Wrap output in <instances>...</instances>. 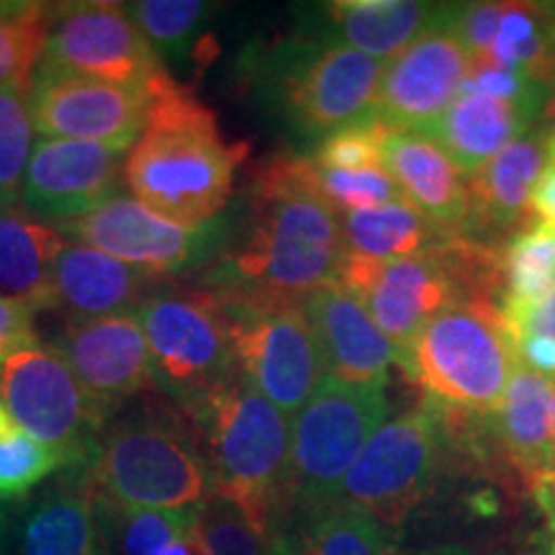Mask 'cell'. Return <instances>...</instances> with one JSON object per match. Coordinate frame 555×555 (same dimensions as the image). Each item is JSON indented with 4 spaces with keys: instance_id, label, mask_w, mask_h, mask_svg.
Masks as SVG:
<instances>
[{
    "instance_id": "obj_1",
    "label": "cell",
    "mask_w": 555,
    "mask_h": 555,
    "mask_svg": "<svg viewBox=\"0 0 555 555\" xmlns=\"http://www.w3.org/2000/svg\"><path fill=\"white\" fill-rule=\"evenodd\" d=\"M339 266V211L319 193L314 163L278 155L255 178L245 237L221 258L208 291L304 304L335 281Z\"/></svg>"
},
{
    "instance_id": "obj_2",
    "label": "cell",
    "mask_w": 555,
    "mask_h": 555,
    "mask_svg": "<svg viewBox=\"0 0 555 555\" xmlns=\"http://www.w3.org/2000/svg\"><path fill=\"white\" fill-rule=\"evenodd\" d=\"M245 152L247 144H227L214 111L168 75L150 90L147 121L124 163V180L159 217L206 227L232 196Z\"/></svg>"
},
{
    "instance_id": "obj_3",
    "label": "cell",
    "mask_w": 555,
    "mask_h": 555,
    "mask_svg": "<svg viewBox=\"0 0 555 555\" xmlns=\"http://www.w3.org/2000/svg\"><path fill=\"white\" fill-rule=\"evenodd\" d=\"M196 429L214 494L232 499L266 535L291 509V420L242 371L180 406Z\"/></svg>"
},
{
    "instance_id": "obj_4",
    "label": "cell",
    "mask_w": 555,
    "mask_h": 555,
    "mask_svg": "<svg viewBox=\"0 0 555 555\" xmlns=\"http://www.w3.org/2000/svg\"><path fill=\"white\" fill-rule=\"evenodd\" d=\"M88 468L101 502L121 509H198L214 496L196 429L165 393L111 416Z\"/></svg>"
},
{
    "instance_id": "obj_5",
    "label": "cell",
    "mask_w": 555,
    "mask_h": 555,
    "mask_svg": "<svg viewBox=\"0 0 555 555\" xmlns=\"http://www.w3.org/2000/svg\"><path fill=\"white\" fill-rule=\"evenodd\" d=\"M517 363L502 311L491 301H461L429 319L409 352L406 373L437 412L494 414Z\"/></svg>"
},
{
    "instance_id": "obj_6",
    "label": "cell",
    "mask_w": 555,
    "mask_h": 555,
    "mask_svg": "<svg viewBox=\"0 0 555 555\" xmlns=\"http://www.w3.org/2000/svg\"><path fill=\"white\" fill-rule=\"evenodd\" d=\"M147 339L152 378L178 406L211 391L240 371L227 311L208 288L165 281L137 307Z\"/></svg>"
},
{
    "instance_id": "obj_7",
    "label": "cell",
    "mask_w": 555,
    "mask_h": 555,
    "mask_svg": "<svg viewBox=\"0 0 555 555\" xmlns=\"http://www.w3.org/2000/svg\"><path fill=\"white\" fill-rule=\"evenodd\" d=\"M386 420L384 388L324 378L291 416V506L311 515L339 502L347 470Z\"/></svg>"
},
{
    "instance_id": "obj_8",
    "label": "cell",
    "mask_w": 555,
    "mask_h": 555,
    "mask_svg": "<svg viewBox=\"0 0 555 555\" xmlns=\"http://www.w3.org/2000/svg\"><path fill=\"white\" fill-rule=\"evenodd\" d=\"M0 404L13 425L62 455L65 468L90 466L114 414L75 378L54 347H29L0 365Z\"/></svg>"
},
{
    "instance_id": "obj_9",
    "label": "cell",
    "mask_w": 555,
    "mask_h": 555,
    "mask_svg": "<svg viewBox=\"0 0 555 555\" xmlns=\"http://www.w3.org/2000/svg\"><path fill=\"white\" fill-rule=\"evenodd\" d=\"M217 298L227 311L242 376L283 414L294 416L324 380L322 356L304 304L219 294Z\"/></svg>"
},
{
    "instance_id": "obj_10",
    "label": "cell",
    "mask_w": 555,
    "mask_h": 555,
    "mask_svg": "<svg viewBox=\"0 0 555 555\" xmlns=\"http://www.w3.org/2000/svg\"><path fill=\"white\" fill-rule=\"evenodd\" d=\"M384 69V60L337 41L291 44L275 67V99L301 134L324 139L376 119Z\"/></svg>"
},
{
    "instance_id": "obj_11",
    "label": "cell",
    "mask_w": 555,
    "mask_h": 555,
    "mask_svg": "<svg viewBox=\"0 0 555 555\" xmlns=\"http://www.w3.org/2000/svg\"><path fill=\"white\" fill-rule=\"evenodd\" d=\"M442 414L433 404L386 420L347 470L339 502L397 527L433 486L442 461Z\"/></svg>"
},
{
    "instance_id": "obj_12",
    "label": "cell",
    "mask_w": 555,
    "mask_h": 555,
    "mask_svg": "<svg viewBox=\"0 0 555 555\" xmlns=\"http://www.w3.org/2000/svg\"><path fill=\"white\" fill-rule=\"evenodd\" d=\"M37 69L116 82L147 95L168 78L163 60L139 31L127 5L108 0L50 5Z\"/></svg>"
},
{
    "instance_id": "obj_13",
    "label": "cell",
    "mask_w": 555,
    "mask_h": 555,
    "mask_svg": "<svg viewBox=\"0 0 555 555\" xmlns=\"http://www.w3.org/2000/svg\"><path fill=\"white\" fill-rule=\"evenodd\" d=\"M57 232L159 278L204 260L219 237L217 221L206 227H183L159 217L127 191H116L86 217L69 221Z\"/></svg>"
},
{
    "instance_id": "obj_14",
    "label": "cell",
    "mask_w": 555,
    "mask_h": 555,
    "mask_svg": "<svg viewBox=\"0 0 555 555\" xmlns=\"http://www.w3.org/2000/svg\"><path fill=\"white\" fill-rule=\"evenodd\" d=\"M150 95L139 88L34 69L29 114L41 139H73L129 150L147 121Z\"/></svg>"
},
{
    "instance_id": "obj_15",
    "label": "cell",
    "mask_w": 555,
    "mask_h": 555,
    "mask_svg": "<svg viewBox=\"0 0 555 555\" xmlns=\"http://www.w3.org/2000/svg\"><path fill=\"white\" fill-rule=\"evenodd\" d=\"M448 16V11H446ZM474 60L446 18L386 62L376 121L391 131H427L474 75Z\"/></svg>"
},
{
    "instance_id": "obj_16",
    "label": "cell",
    "mask_w": 555,
    "mask_h": 555,
    "mask_svg": "<svg viewBox=\"0 0 555 555\" xmlns=\"http://www.w3.org/2000/svg\"><path fill=\"white\" fill-rule=\"evenodd\" d=\"M127 150L73 139H39L26 168L21 208L60 229L86 217L121 185Z\"/></svg>"
},
{
    "instance_id": "obj_17",
    "label": "cell",
    "mask_w": 555,
    "mask_h": 555,
    "mask_svg": "<svg viewBox=\"0 0 555 555\" xmlns=\"http://www.w3.org/2000/svg\"><path fill=\"white\" fill-rule=\"evenodd\" d=\"M52 347L82 388L111 414L142 393L157 391L147 339L137 311L67 319L65 330Z\"/></svg>"
},
{
    "instance_id": "obj_18",
    "label": "cell",
    "mask_w": 555,
    "mask_h": 555,
    "mask_svg": "<svg viewBox=\"0 0 555 555\" xmlns=\"http://www.w3.org/2000/svg\"><path fill=\"white\" fill-rule=\"evenodd\" d=\"M304 311L314 330L324 378L347 386L386 388L388 371L399 363L397 350L358 294L339 281H330L304 298Z\"/></svg>"
},
{
    "instance_id": "obj_19",
    "label": "cell",
    "mask_w": 555,
    "mask_h": 555,
    "mask_svg": "<svg viewBox=\"0 0 555 555\" xmlns=\"http://www.w3.org/2000/svg\"><path fill=\"white\" fill-rule=\"evenodd\" d=\"M11 555H108L88 466L62 468L24 504L13 525Z\"/></svg>"
},
{
    "instance_id": "obj_20",
    "label": "cell",
    "mask_w": 555,
    "mask_h": 555,
    "mask_svg": "<svg viewBox=\"0 0 555 555\" xmlns=\"http://www.w3.org/2000/svg\"><path fill=\"white\" fill-rule=\"evenodd\" d=\"M380 165L399 185L401 196L442 237H463L468 221V183L433 137L425 131L384 129Z\"/></svg>"
},
{
    "instance_id": "obj_21",
    "label": "cell",
    "mask_w": 555,
    "mask_h": 555,
    "mask_svg": "<svg viewBox=\"0 0 555 555\" xmlns=\"http://www.w3.org/2000/svg\"><path fill=\"white\" fill-rule=\"evenodd\" d=\"M165 281L168 278L152 275L101 249L65 240L52 270V309H62L67 319L137 311Z\"/></svg>"
},
{
    "instance_id": "obj_22",
    "label": "cell",
    "mask_w": 555,
    "mask_h": 555,
    "mask_svg": "<svg viewBox=\"0 0 555 555\" xmlns=\"http://www.w3.org/2000/svg\"><path fill=\"white\" fill-rule=\"evenodd\" d=\"M551 165L547 129H527L506 144L494 159L466 178L468 183V232H504L530 214V198Z\"/></svg>"
},
{
    "instance_id": "obj_23",
    "label": "cell",
    "mask_w": 555,
    "mask_h": 555,
    "mask_svg": "<svg viewBox=\"0 0 555 555\" xmlns=\"http://www.w3.org/2000/svg\"><path fill=\"white\" fill-rule=\"evenodd\" d=\"M532 119L535 116L515 103L499 101L494 95L463 86L440 121L433 124L425 134L433 137L453 159L455 168L466 172L468 178L481 170L489 159H494L506 144L522 137Z\"/></svg>"
},
{
    "instance_id": "obj_24",
    "label": "cell",
    "mask_w": 555,
    "mask_h": 555,
    "mask_svg": "<svg viewBox=\"0 0 555 555\" xmlns=\"http://www.w3.org/2000/svg\"><path fill=\"white\" fill-rule=\"evenodd\" d=\"M553 422L555 380L517 363L494 412V433L506 455L532 483L555 474Z\"/></svg>"
},
{
    "instance_id": "obj_25",
    "label": "cell",
    "mask_w": 555,
    "mask_h": 555,
    "mask_svg": "<svg viewBox=\"0 0 555 555\" xmlns=\"http://www.w3.org/2000/svg\"><path fill=\"white\" fill-rule=\"evenodd\" d=\"M448 5L420 0H337L327 5V41L384 62L446 18Z\"/></svg>"
},
{
    "instance_id": "obj_26",
    "label": "cell",
    "mask_w": 555,
    "mask_h": 555,
    "mask_svg": "<svg viewBox=\"0 0 555 555\" xmlns=\"http://www.w3.org/2000/svg\"><path fill=\"white\" fill-rule=\"evenodd\" d=\"M65 237L24 208H0V291L34 311L52 309V270Z\"/></svg>"
},
{
    "instance_id": "obj_27",
    "label": "cell",
    "mask_w": 555,
    "mask_h": 555,
    "mask_svg": "<svg viewBox=\"0 0 555 555\" xmlns=\"http://www.w3.org/2000/svg\"><path fill=\"white\" fill-rule=\"evenodd\" d=\"M343 258L388 262L425 253L442 237L406 198L339 214Z\"/></svg>"
},
{
    "instance_id": "obj_28",
    "label": "cell",
    "mask_w": 555,
    "mask_h": 555,
    "mask_svg": "<svg viewBox=\"0 0 555 555\" xmlns=\"http://www.w3.org/2000/svg\"><path fill=\"white\" fill-rule=\"evenodd\" d=\"M108 555H206L196 509H121L99 499Z\"/></svg>"
},
{
    "instance_id": "obj_29",
    "label": "cell",
    "mask_w": 555,
    "mask_h": 555,
    "mask_svg": "<svg viewBox=\"0 0 555 555\" xmlns=\"http://www.w3.org/2000/svg\"><path fill=\"white\" fill-rule=\"evenodd\" d=\"M301 535L307 555H391L388 527L360 506L335 502L304 515Z\"/></svg>"
},
{
    "instance_id": "obj_30",
    "label": "cell",
    "mask_w": 555,
    "mask_h": 555,
    "mask_svg": "<svg viewBox=\"0 0 555 555\" xmlns=\"http://www.w3.org/2000/svg\"><path fill=\"white\" fill-rule=\"evenodd\" d=\"M486 67H504L525 78L543 82L555 73V50L547 39L538 5L504 3L491 60Z\"/></svg>"
},
{
    "instance_id": "obj_31",
    "label": "cell",
    "mask_w": 555,
    "mask_h": 555,
    "mask_svg": "<svg viewBox=\"0 0 555 555\" xmlns=\"http://www.w3.org/2000/svg\"><path fill=\"white\" fill-rule=\"evenodd\" d=\"M504 278L502 309L527 307L555 288V224L540 221L509 242L504 255Z\"/></svg>"
},
{
    "instance_id": "obj_32",
    "label": "cell",
    "mask_w": 555,
    "mask_h": 555,
    "mask_svg": "<svg viewBox=\"0 0 555 555\" xmlns=\"http://www.w3.org/2000/svg\"><path fill=\"white\" fill-rule=\"evenodd\" d=\"M31 150L29 86H3L0 88V208L21 204Z\"/></svg>"
},
{
    "instance_id": "obj_33",
    "label": "cell",
    "mask_w": 555,
    "mask_h": 555,
    "mask_svg": "<svg viewBox=\"0 0 555 555\" xmlns=\"http://www.w3.org/2000/svg\"><path fill=\"white\" fill-rule=\"evenodd\" d=\"M65 468L60 453L16 425L0 427V502L26 496L47 476Z\"/></svg>"
},
{
    "instance_id": "obj_34",
    "label": "cell",
    "mask_w": 555,
    "mask_h": 555,
    "mask_svg": "<svg viewBox=\"0 0 555 555\" xmlns=\"http://www.w3.org/2000/svg\"><path fill=\"white\" fill-rule=\"evenodd\" d=\"M139 31L150 41L157 57H180L196 37L208 3L201 0H142L127 5Z\"/></svg>"
},
{
    "instance_id": "obj_35",
    "label": "cell",
    "mask_w": 555,
    "mask_h": 555,
    "mask_svg": "<svg viewBox=\"0 0 555 555\" xmlns=\"http://www.w3.org/2000/svg\"><path fill=\"white\" fill-rule=\"evenodd\" d=\"M196 525L206 555H268V538L232 499H206L196 509Z\"/></svg>"
},
{
    "instance_id": "obj_36",
    "label": "cell",
    "mask_w": 555,
    "mask_h": 555,
    "mask_svg": "<svg viewBox=\"0 0 555 555\" xmlns=\"http://www.w3.org/2000/svg\"><path fill=\"white\" fill-rule=\"evenodd\" d=\"M314 183L339 214L404 198L386 170H330L314 163Z\"/></svg>"
},
{
    "instance_id": "obj_37",
    "label": "cell",
    "mask_w": 555,
    "mask_h": 555,
    "mask_svg": "<svg viewBox=\"0 0 555 555\" xmlns=\"http://www.w3.org/2000/svg\"><path fill=\"white\" fill-rule=\"evenodd\" d=\"M380 139H384V127L376 119L352 124L322 139L314 163L330 170H384Z\"/></svg>"
},
{
    "instance_id": "obj_38",
    "label": "cell",
    "mask_w": 555,
    "mask_h": 555,
    "mask_svg": "<svg viewBox=\"0 0 555 555\" xmlns=\"http://www.w3.org/2000/svg\"><path fill=\"white\" fill-rule=\"evenodd\" d=\"M504 16V3H466L448 5L446 24L448 29L461 39L466 52L474 60L476 69L486 67L491 60V47H494L499 24Z\"/></svg>"
},
{
    "instance_id": "obj_39",
    "label": "cell",
    "mask_w": 555,
    "mask_h": 555,
    "mask_svg": "<svg viewBox=\"0 0 555 555\" xmlns=\"http://www.w3.org/2000/svg\"><path fill=\"white\" fill-rule=\"evenodd\" d=\"M466 86L478 90V93L494 95L499 101L515 103V106L525 108L530 116H538L540 106H543V93H540L543 82H535L504 67H478L474 69Z\"/></svg>"
},
{
    "instance_id": "obj_40",
    "label": "cell",
    "mask_w": 555,
    "mask_h": 555,
    "mask_svg": "<svg viewBox=\"0 0 555 555\" xmlns=\"http://www.w3.org/2000/svg\"><path fill=\"white\" fill-rule=\"evenodd\" d=\"M34 309L21 298L0 294V365L21 350L37 347Z\"/></svg>"
},
{
    "instance_id": "obj_41",
    "label": "cell",
    "mask_w": 555,
    "mask_h": 555,
    "mask_svg": "<svg viewBox=\"0 0 555 555\" xmlns=\"http://www.w3.org/2000/svg\"><path fill=\"white\" fill-rule=\"evenodd\" d=\"M502 314L509 324L515 343L517 339H547V343H555V288L527 304V307L502 309Z\"/></svg>"
},
{
    "instance_id": "obj_42",
    "label": "cell",
    "mask_w": 555,
    "mask_h": 555,
    "mask_svg": "<svg viewBox=\"0 0 555 555\" xmlns=\"http://www.w3.org/2000/svg\"><path fill=\"white\" fill-rule=\"evenodd\" d=\"M515 345L519 363L555 380V343H547V339H517Z\"/></svg>"
},
{
    "instance_id": "obj_43",
    "label": "cell",
    "mask_w": 555,
    "mask_h": 555,
    "mask_svg": "<svg viewBox=\"0 0 555 555\" xmlns=\"http://www.w3.org/2000/svg\"><path fill=\"white\" fill-rule=\"evenodd\" d=\"M530 214L540 217V221L555 224V159H551V165L535 185V193L530 198Z\"/></svg>"
},
{
    "instance_id": "obj_44",
    "label": "cell",
    "mask_w": 555,
    "mask_h": 555,
    "mask_svg": "<svg viewBox=\"0 0 555 555\" xmlns=\"http://www.w3.org/2000/svg\"><path fill=\"white\" fill-rule=\"evenodd\" d=\"M268 555H307L298 530L288 527L286 522H283L281 527H275L268 538Z\"/></svg>"
},
{
    "instance_id": "obj_45",
    "label": "cell",
    "mask_w": 555,
    "mask_h": 555,
    "mask_svg": "<svg viewBox=\"0 0 555 555\" xmlns=\"http://www.w3.org/2000/svg\"><path fill=\"white\" fill-rule=\"evenodd\" d=\"M540 506H543L545 517H547V527L553 532V547H555V474L543 478V481L535 483Z\"/></svg>"
},
{
    "instance_id": "obj_46",
    "label": "cell",
    "mask_w": 555,
    "mask_h": 555,
    "mask_svg": "<svg viewBox=\"0 0 555 555\" xmlns=\"http://www.w3.org/2000/svg\"><path fill=\"white\" fill-rule=\"evenodd\" d=\"M13 540V517L9 502H0V555H11Z\"/></svg>"
},
{
    "instance_id": "obj_47",
    "label": "cell",
    "mask_w": 555,
    "mask_h": 555,
    "mask_svg": "<svg viewBox=\"0 0 555 555\" xmlns=\"http://www.w3.org/2000/svg\"><path fill=\"white\" fill-rule=\"evenodd\" d=\"M538 13H540V18H543L545 34L555 50V3H538Z\"/></svg>"
},
{
    "instance_id": "obj_48",
    "label": "cell",
    "mask_w": 555,
    "mask_h": 555,
    "mask_svg": "<svg viewBox=\"0 0 555 555\" xmlns=\"http://www.w3.org/2000/svg\"><path fill=\"white\" fill-rule=\"evenodd\" d=\"M401 555H474L461 545H435V547H422V551H409Z\"/></svg>"
},
{
    "instance_id": "obj_49",
    "label": "cell",
    "mask_w": 555,
    "mask_h": 555,
    "mask_svg": "<svg viewBox=\"0 0 555 555\" xmlns=\"http://www.w3.org/2000/svg\"><path fill=\"white\" fill-rule=\"evenodd\" d=\"M551 129H547V139H551V159H555V95H553V108H551Z\"/></svg>"
},
{
    "instance_id": "obj_50",
    "label": "cell",
    "mask_w": 555,
    "mask_h": 555,
    "mask_svg": "<svg viewBox=\"0 0 555 555\" xmlns=\"http://www.w3.org/2000/svg\"><path fill=\"white\" fill-rule=\"evenodd\" d=\"M5 425H11V420H9V414H5L3 404H0V427H5Z\"/></svg>"
},
{
    "instance_id": "obj_51",
    "label": "cell",
    "mask_w": 555,
    "mask_h": 555,
    "mask_svg": "<svg viewBox=\"0 0 555 555\" xmlns=\"http://www.w3.org/2000/svg\"><path fill=\"white\" fill-rule=\"evenodd\" d=\"M553 466H555V422H553Z\"/></svg>"
}]
</instances>
